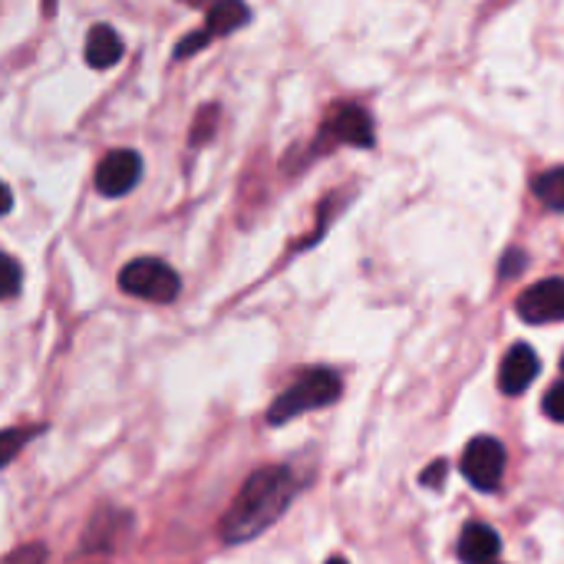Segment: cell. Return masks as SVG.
<instances>
[{
    "label": "cell",
    "instance_id": "6da1fadb",
    "mask_svg": "<svg viewBox=\"0 0 564 564\" xmlns=\"http://www.w3.org/2000/svg\"><path fill=\"white\" fill-rule=\"evenodd\" d=\"M294 496H297V479L288 466H264L251 473L221 519V539L228 545H245L258 539L284 516Z\"/></svg>",
    "mask_w": 564,
    "mask_h": 564
},
{
    "label": "cell",
    "instance_id": "7a4b0ae2",
    "mask_svg": "<svg viewBox=\"0 0 564 564\" xmlns=\"http://www.w3.org/2000/svg\"><path fill=\"white\" fill-rule=\"evenodd\" d=\"M340 400V377L334 370H307L304 377H297L268 410V423L271 426H281V423H291L311 410H324L330 403Z\"/></svg>",
    "mask_w": 564,
    "mask_h": 564
},
{
    "label": "cell",
    "instance_id": "3957f363",
    "mask_svg": "<svg viewBox=\"0 0 564 564\" xmlns=\"http://www.w3.org/2000/svg\"><path fill=\"white\" fill-rule=\"evenodd\" d=\"M119 288L152 304H172L182 291V278L159 258H135L119 271Z\"/></svg>",
    "mask_w": 564,
    "mask_h": 564
},
{
    "label": "cell",
    "instance_id": "277c9868",
    "mask_svg": "<svg viewBox=\"0 0 564 564\" xmlns=\"http://www.w3.org/2000/svg\"><path fill=\"white\" fill-rule=\"evenodd\" d=\"M463 476L479 492H496L506 473V446L492 436H476L463 453Z\"/></svg>",
    "mask_w": 564,
    "mask_h": 564
},
{
    "label": "cell",
    "instance_id": "5b68a950",
    "mask_svg": "<svg viewBox=\"0 0 564 564\" xmlns=\"http://www.w3.org/2000/svg\"><path fill=\"white\" fill-rule=\"evenodd\" d=\"M251 17V10L245 7V0H215L208 7V17H205V30L202 33H192L185 36L178 46H175V59H185V56H195L208 40H218V36H228L235 33L238 26H245Z\"/></svg>",
    "mask_w": 564,
    "mask_h": 564
},
{
    "label": "cell",
    "instance_id": "8992f818",
    "mask_svg": "<svg viewBox=\"0 0 564 564\" xmlns=\"http://www.w3.org/2000/svg\"><path fill=\"white\" fill-rule=\"evenodd\" d=\"M139 178H142V155L132 149H112L96 165V188L106 198L129 195L139 185Z\"/></svg>",
    "mask_w": 564,
    "mask_h": 564
},
{
    "label": "cell",
    "instance_id": "52a82bcc",
    "mask_svg": "<svg viewBox=\"0 0 564 564\" xmlns=\"http://www.w3.org/2000/svg\"><path fill=\"white\" fill-rule=\"evenodd\" d=\"M321 139L330 142V145L344 142V145L370 149V145L377 142V135H373V119H370V112H367L364 106L347 102V106H340V109L330 112V119H327L324 129H321Z\"/></svg>",
    "mask_w": 564,
    "mask_h": 564
},
{
    "label": "cell",
    "instance_id": "ba28073f",
    "mask_svg": "<svg viewBox=\"0 0 564 564\" xmlns=\"http://www.w3.org/2000/svg\"><path fill=\"white\" fill-rule=\"evenodd\" d=\"M516 311L525 324H558V321H564V278H549V281L532 284L519 297Z\"/></svg>",
    "mask_w": 564,
    "mask_h": 564
},
{
    "label": "cell",
    "instance_id": "9c48e42d",
    "mask_svg": "<svg viewBox=\"0 0 564 564\" xmlns=\"http://www.w3.org/2000/svg\"><path fill=\"white\" fill-rule=\"evenodd\" d=\"M535 377H539V357H535V350H532L529 344H516V347L506 354L502 370H499V387H502V393L519 397V393H525V390L535 383Z\"/></svg>",
    "mask_w": 564,
    "mask_h": 564
},
{
    "label": "cell",
    "instance_id": "30bf717a",
    "mask_svg": "<svg viewBox=\"0 0 564 564\" xmlns=\"http://www.w3.org/2000/svg\"><path fill=\"white\" fill-rule=\"evenodd\" d=\"M126 46H122V36L109 26V23H96L89 33H86V63L93 69H109L122 59Z\"/></svg>",
    "mask_w": 564,
    "mask_h": 564
},
{
    "label": "cell",
    "instance_id": "8fae6325",
    "mask_svg": "<svg viewBox=\"0 0 564 564\" xmlns=\"http://www.w3.org/2000/svg\"><path fill=\"white\" fill-rule=\"evenodd\" d=\"M126 529H129V512H96L83 535V552L116 549V542L122 539Z\"/></svg>",
    "mask_w": 564,
    "mask_h": 564
},
{
    "label": "cell",
    "instance_id": "7c38bea8",
    "mask_svg": "<svg viewBox=\"0 0 564 564\" xmlns=\"http://www.w3.org/2000/svg\"><path fill=\"white\" fill-rule=\"evenodd\" d=\"M499 555V535L489 525L473 522L459 539V558L466 564H489Z\"/></svg>",
    "mask_w": 564,
    "mask_h": 564
},
{
    "label": "cell",
    "instance_id": "4fadbf2b",
    "mask_svg": "<svg viewBox=\"0 0 564 564\" xmlns=\"http://www.w3.org/2000/svg\"><path fill=\"white\" fill-rule=\"evenodd\" d=\"M535 195H539L549 208L564 212V165L549 169V172H542V175L535 178Z\"/></svg>",
    "mask_w": 564,
    "mask_h": 564
},
{
    "label": "cell",
    "instance_id": "5bb4252c",
    "mask_svg": "<svg viewBox=\"0 0 564 564\" xmlns=\"http://www.w3.org/2000/svg\"><path fill=\"white\" fill-rule=\"evenodd\" d=\"M40 430L33 426H13V430H0V469L13 463V456L36 436Z\"/></svg>",
    "mask_w": 564,
    "mask_h": 564
},
{
    "label": "cell",
    "instance_id": "9a60e30c",
    "mask_svg": "<svg viewBox=\"0 0 564 564\" xmlns=\"http://www.w3.org/2000/svg\"><path fill=\"white\" fill-rule=\"evenodd\" d=\"M218 106L215 102H205L202 109H198V116H195V122H192V145L195 149H202L205 142H212L215 139V129H218Z\"/></svg>",
    "mask_w": 564,
    "mask_h": 564
},
{
    "label": "cell",
    "instance_id": "2e32d148",
    "mask_svg": "<svg viewBox=\"0 0 564 564\" xmlns=\"http://www.w3.org/2000/svg\"><path fill=\"white\" fill-rule=\"evenodd\" d=\"M20 284H23V271H20V264H17L10 254H3V251H0V301L17 297V294H20Z\"/></svg>",
    "mask_w": 564,
    "mask_h": 564
},
{
    "label": "cell",
    "instance_id": "e0dca14e",
    "mask_svg": "<svg viewBox=\"0 0 564 564\" xmlns=\"http://www.w3.org/2000/svg\"><path fill=\"white\" fill-rule=\"evenodd\" d=\"M545 413H549V420L564 423V380L545 393Z\"/></svg>",
    "mask_w": 564,
    "mask_h": 564
},
{
    "label": "cell",
    "instance_id": "ac0fdd59",
    "mask_svg": "<svg viewBox=\"0 0 564 564\" xmlns=\"http://www.w3.org/2000/svg\"><path fill=\"white\" fill-rule=\"evenodd\" d=\"M46 562V549L43 545H26L20 552H13L3 564H43Z\"/></svg>",
    "mask_w": 564,
    "mask_h": 564
},
{
    "label": "cell",
    "instance_id": "d6986e66",
    "mask_svg": "<svg viewBox=\"0 0 564 564\" xmlns=\"http://www.w3.org/2000/svg\"><path fill=\"white\" fill-rule=\"evenodd\" d=\"M420 482H423L426 489H440V486L446 482V463H443V459H436V463L420 476Z\"/></svg>",
    "mask_w": 564,
    "mask_h": 564
},
{
    "label": "cell",
    "instance_id": "ffe728a7",
    "mask_svg": "<svg viewBox=\"0 0 564 564\" xmlns=\"http://www.w3.org/2000/svg\"><path fill=\"white\" fill-rule=\"evenodd\" d=\"M522 261H525V254H522V251H509V254H506V261H502V278L519 274V271H522Z\"/></svg>",
    "mask_w": 564,
    "mask_h": 564
},
{
    "label": "cell",
    "instance_id": "44dd1931",
    "mask_svg": "<svg viewBox=\"0 0 564 564\" xmlns=\"http://www.w3.org/2000/svg\"><path fill=\"white\" fill-rule=\"evenodd\" d=\"M10 208H13V195H10L7 182H0V215H10Z\"/></svg>",
    "mask_w": 564,
    "mask_h": 564
},
{
    "label": "cell",
    "instance_id": "7402d4cb",
    "mask_svg": "<svg viewBox=\"0 0 564 564\" xmlns=\"http://www.w3.org/2000/svg\"><path fill=\"white\" fill-rule=\"evenodd\" d=\"M56 13V0H43V17H53Z\"/></svg>",
    "mask_w": 564,
    "mask_h": 564
},
{
    "label": "cell",
    "instance_id": "603a6c76",
    "mask_svg": "<svg viewBox=\"0 0 564 564\" xmlns=\"http://www.w3.org/2000/svg\"><path fill=\"white\" fill-rule=\"evenodd\" d=\"M327 564H347V562H344V558H330V562H327Z\"/></svg>",
    "mask_w": 564,
    "mask_h": 564
},
{
    "label": "cell",
    "instance_id": "cb8c5ba5",
    "mask_svg": "<svg viewBox=\"0 0 564 564\" xmlns=\"http://www.w3.org/2000/svg\"><path fill=\"white\" fill-rule=\"evenodd\" d=\"M562 370H564V357H562Z\"/></svg>",
    "mask_w": 564,
    "mask_h": 564
}]
</instances>
